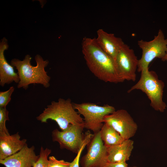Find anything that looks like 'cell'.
I'll list each match as a JSON object with an SVG mask.
<instances>
[{
	"label": "cell",
	"instance_id": "obj_21",
	"mask_svg": "<svg viewBox=\"0 0 167 167\" xmlns=\"http://www.w3.org/2000/svg\"><path fill=\"white\" fill-rule=\"evenodd\" d=\"M92 137L93 136H92L90 137L82 146L78 152L76 156L75 159L71 162L70 167H79L80 157L82 152L86 146L89 142Z\"/></svg>",
	"mask_w": 167,
	"mask_h": 167
},
{
	"label": "cell",
	"instance_id": "obj_19",
	"mask_svg": "<svg viewBox=\"0 0 167 167\" xmlns=\"http://www.w3.org/2000/svg\"><path fill=\"white\" fill-rule=\"evenodd\" d=\"M15 88L11 86L6 91L0 92V108H6L11 101V96Z\"/></svg>",
	"mask_w": 167,
	"mask_h": 167
},
{
	"label": "cell",
	"instance_id": "obj_4",
	"mask_svg": "<svg viewBox=\"0 0 167 167\" xmlns=\"http://www.w3.org/2000/svg\"><path fill=\"white\" fill-rule=\"evenodd\" d=\"M139 80L128 91L130 93L135 90L145 93L150 101V106L155 110L163 112L166 105L162 100L164 84L159 79L156 72L148 69L141 72Z\"/></svg>",
	"mask_w": 167,
	"mask_h": 167
},
{
	"label": "cell",
	"instance_id": "obj_17",
	"mask_svg": "<svg viewBox=\"0 0 167 167\" xmlns=\"http://www.w3.org/2000/svg\"><path fill=\"white\" fill-rule=\"evenodd\" d=\"M51 152V149L47 148L44 149L41 146L39 158L34 167H47L49 163V156Z\"/></svg>",
	"mask_w": 167,
	"mask_h": 167
},
{
	"label": "cell",
	"instance_id": "obj_5",
	"mask_svg": "<svg viewBox=\"0 0 167 167\" xmlns=\"http://www.w3.org/2000/svg\"><path fill=\"white\" fill-rule=\"evenodd\" d=\"M73 105L84 117V128L92 131L94 134L100 131L104 124L105 116L115 111L114 107L108 105L101 106L92 103L85 102L73 103Z\"/></svg>",
	"mask_w": 167,
	"mask_h": 167
},
{
	"label": "cell",
	"instance_id": "obj_16",
	"mask_svg": "<svg viewBox=\"0 0 167 167\" xmlns=\"http://www.w3.org/2000/svg\"><path fill=\"white\" fill-rule=\"evenodd\" d=\"M101 138L106 147L119 144L124 139L112 127L104 123L100 131Z\"/></svg>",
	"mask_w": 167,
	"mask_h": 167
},
{
	"label": "cell",
	"instance_id": "obj_6",
	"mask_svg": "<svg viewBox=\"0 0 167 167\" xmlns=\"http://www.w3.org/2000/svg\"><path fill=\"white\" fill-rule=\"evenodd\" d=\"M84 123L72 125L66 130H54L52 133L53 142H58L61 149H66L76 153L86 140L93 135L88 131L84 134Z\"/></svg>",
	"mask_w": 167,
	"mask_h": 167
},
{
	"label": "cell",
	"instance_id": "obj_7",
	"mask_svg": "<svg viewBox=\"0 0 167 167\" xmlns=\"http://www.w3.org/2000/svg\"><path fill=\"white\" fill-rule=\"evenodd\" d=\"M138 44L142 50L141 58L138 60L137 70L141 72L148 69L150 63L155 58L162 59L167 49V39H165L162 31L160 29L157 35L150 41H138Z\"/></svg>",
	"mask_w": 167,
	"mask_h": 167
},
{
	"label": "cell",
	"instance_id": "obj_12",
	"mask_svg": "<svg viewBox=\"0 0 167 167\" xmlns=\"http://www.w3.org/2000/svg\"><path fill=\"white\" fill-rule=\"evenodd\" d=\"M96 41L101 49L114 60L118 52L125 44L120 38L113 33H108L102 29L97 31Z\"/></svg>",
	"mask_w": 167,
	"mask_h": 167
},
{
	"label": "cell",
	"instance_id": "obj_22",
	"mask_svg": "<svg viewBox=\"0 0 167 167\" xmlns=\"http://www.w3.org/2000/svg\"><path fill=\"white\" fill-rule=\"evenodd\" d=\"M105 167H128L126 162H108Z\"/></svg>",
	"mask_w": 167,
	"mask_h": 167
},
{
	"label": "cell",
	"instance_id": "obj_8",
	"mask_svg": "<svg viewBox=\"0 0 167 167\" xmlns=\"http://www.w3.org/2000/svg\"><path fill=\"white\" fill-rule=\"evenodd\" d=\"M87 146V152L80 160L81 167H105L108 162L107 147L101 138L100 131L94 134Z\"/></svg>",
	"mask_w": 167,
	"mask_h": 167
},
{
	"label": "cell",
	"instance_id": "obj_3",
	"mask_svg": "<svg viewBox=\"0 0 167 167\" xmlns=\"http://www.w3.org/2000/svg\"><path fill=\"white\" fill-rule=\"evenodd\" d=\"M36 118L41 123H47L49 119L54 120L62 131L72 125L84 123L83 119L75 110L69 98L66 100L60 98L57 101H52Z\"/></svg>",
	"mask_w": 167,
	"mask_h": 167
},
{
	"label": "cell",
	"instance_id": "obj_9",
	"mask_svg": "<svg viewBox=\"0 0 167 167\" xmlns=\"http://www.w3.org/2000/svg\"><path fill=\"white\" fill-rule=\"evenodd\" d=\"M104 123L112 127L124 139H130L135 134L138 126L127 112L123 109L115 111L105 116Z\"/></svg>",
	"mask_w": 167,
	"mask_h": 167
},
{
	"label": "cell",
	"instance_id": "obj_14",
	"mask_svg": "<svg viewBox=\"0 0 167 167\" xmlns=\"http://www.w3.org/2000/svg\"><path fill=\"white\" fill-rule=\"evenodd\" d=\"M8 47L6 39L3 38L0 44V85L2 87L14 82L18 84L19 81L17 73L15 72L14 67L7 62L5 57L4 51Z\"/></svg>",
	"mask_w": 167,
	"mask_h": 167
},
{
	"label": "cell",
	"instance_id": "obj_10",
	"mask_svg": "<svg viewBox=\"0 0 167 167\" xmlns=\"http://www.w3.org/2000/svg\"><path fill=\"white\" fill-rule=\"evenodd\" d=\"M138 60L134 50L124 44L114 60L119 74L124 81L135 80Z\"/></svg>",
	"mask_w": 167,
	"mask_h": 167
},
{
	"label": "cell",
	"instance_id": "obj_11",
	"mask_svg": "<svg viewBox=\"0 0 167 167\" xmlns=\"http://www.w3.org/2000/svg\"><path fill=\"white\" fill-rule=\"evenodd\" d=\"M34 146L28 147L27 144L17 153L0 160L5 167H34L39 155H36Z\"/></svg>",
	"mask_w": 167,
	"mask_h": 167
},
{
	"label": "cell",
	"instance_id": "obj_15",
	"mask_svg": "<svg viewBox=\"0 0 167 167\" xmlns=\"http://www.w3.org/2000/svg\"><path fill=\"white\" fill-rule=\"evenodd\" d=\"M107 147V161L110 162H126L129 160L134 148V141L124 140L118 144Z\"/></svg>",
	"mask_w": 167,
	"mask_h": 167
},
{
	"label": "cell",
	"instance_id": "obj_13",
	"mask_svg": "<svg viewBox=\"0 0 167 167\" xmlns=\"http://www.w3.org/2000/svg\"><path fill=\"white\" fill-rule=\"evenodd\" d=\"M19 132L10 135L0 134V160L17 153L27 144V139H20Z\"/></svg>",
	"mask_w": 167,
	"mask_h": 167
},
{
	"label": "cell",
	"instance_id": "obj_2",
	"mask_svg": "<svg viewBox=\"0 0 167 167\" xmlns=\"http://www.w3.org/2000/svg\"><path fill=\"white\" fill-rule=\"evenodd\" d=\"M35 59L36 63L35 66L31 65L32 58L29 55H26L22 60L14 58L11 61L10 64L17 70L19 76L18 88L26 90L32 84H41L46 88L49 87L51 78L45 69L49 61L44 60L38 54L35 56Z\"/></svg>",
	"mask_w": 167,
	"mask_h": 167
},
{
	"label": "cell",
	"instance_id": "obj_23",
	"mask_svg": "<svg viewBox=\"0 0 167 167\" xmlns=\"http://www.w3.org/2000/svg\"><path fill=\"white\" fill-rule=\"evenodd\" d=\"M133 167H138L136 166H133Z\"/></svg>",
	"mask_w": 167,
	"mask_h": 167
},
{
	"label": "cell",
	"instance_id": "obj_1",
	"mask_svg": "<svg viewBox=\"0 0 167 167\" xmlns=\"http://www.w3.org/2000/svg\"><path fill=\"white\" fill-rule=\"evenodd\" d=\"M82 46L87 66L96 77L105 82L124 81L119 74L114 60L101 49L95 38H84Z\"/></svg>",
	"mask_w": 167,
	"mask_h": 167
},
{
	"label": "cell",
	"instance_id": "obj_20",
	"mask_svg": "<svg viewBox=\"0 0 167 167\" xmlns=\"http://www.w3.org/2000/svg\"><path fill=\"white\" fill-rule=\"evenodd\" d=\"M49 163L47 167H70L71 162L63 160H58L54 156H49Z\"/></svg>",
	"mask_w": 167,
	"mask_h": 167
},
{
	"label": "cell",
	"instance_id": "obj_18",
	"mask_svg": "<svg viewBox=\"0 0 167 167\" xmlns=\"http://www.w3.org/2000/svg\"><path fill=\"white\" fill-rule=\"evenodd\" d=\"M8 120V111L6 108H0V134L10 135L6 126V122Z\"/></svg>",
	"mask_w": 167,
	"mask_h": 167
}]
</instances>
